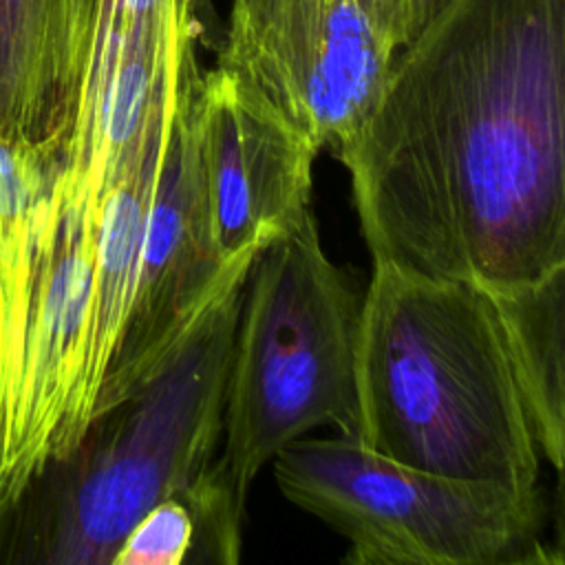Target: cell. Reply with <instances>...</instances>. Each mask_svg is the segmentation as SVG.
<instances>
[{"instance_id":"6da1fadb","label":"cell","mask_w":565,"mask_h":565,"mask_svg":"<svg viewBox=\"0 0 565 565\" xmlns=\"http://www.w3.org/2000/svg\"><path fill=\"white\" fill-rule=\"evenodd\" d=\"M338 150L373 263L512 287L565 265V0H446Z\"/></svg>"},{"instance_id":"7a4b0ae2","label":"cell","mask_w":565,"mask_h":565,"mask_svg":"<svg viewBox=\"0 0 565 565\" xmlns=\"http://www.w3.org/2000/svg\"><path fill=\"white\" fill-rule=\"evenodd\" d=\"M355 382L360 441L371 450L444 477L536 490L541 450L481 285L373 263Z\"/></svg>"},{"instance_id":"3957f363","label":"cell","mask_w":565,"mask_h":565,"mask_svg":"<svg viewBox=\"0 0 565 565\" xmlns=\"http://www.w3.org/2000/svg\"><path fill=\"white\" fill-rule=\"evenodd\" d=\"M362 300L327 256L313 212L247 271L223 406V444L183 501L201 561L238 563L247 492L265 463L320 426L360 439Z\"/></svg>"},{"instance_id":"277c9868","label":"cell","mask_w":565,"mask_h":565,"mask_svg":"<svg viewBox=\"0 0 565 565\" xmlns=\"http://www.w3.org/2000/svg\"><path fill=\"white\" fill-rule=\"evenodd\" d=\"M247 274L194 320L161 366L49 461L0 521V563L110 565L159 501L212 461Z\"/></svg>"},{"instance_id":"5b68a950","label":"cell","mask_w":565,"mask_h":565,"mask_svg":"<svg viewBox=\"0 0 565 565\" xmlns=\"http://www.w3.org/2000/svg\"><path fill=\"white\" fill-rule=\"evenodd\" d=\"M271 461L280 492L351 543L347 563L543 561L536 490L419 470L344 435L300 437Z\"/></svg>"},{"instance_id":"8992f818","label":"cell","mask_w":565,"mask_h":565,"mask_svg":"<svg viewBox=\"0 0 565 565\" xmlns=\"http://www.w3.org/2000/svg\"><path fill=\"white\" fill-rule=\"evenodd\" d=\"M397 53L360 0H232L218 64L335 150L375 106Z\"/></svg>"},{"instance_id":"52a82bcc","label":"cell","mask_w":565,"mask_h":565,"mask_svg":"<svg viewBox=\"0 0 565 565\" xmlns=\"http://www.w3.org/2000/svg\"><path fill=\"white\" fill-rule=\"evenodd\" d=\"M192 93L168 130L143 230L132 305L90 419L141 386L203 309L236 276L247 274L254 260V254H245L225 263L214 247L190 119Z\"/></svg>"},{"instance_id":"ba28073f","label":"cell","mask_w":565,"mask_h":565,"mask_svg":"<svg viewBox=\"0 0 565 565\" xmlns=\"http://www.w3.org/2000/svg\"><path fill=\"white\" fill-rule=\"evenodd\" d=\"M190 119L212 241L225 263L256 256L311 212L320 146L249 82L221 64L201 73Z\"/></svg>"},{"instance_id":"9c48e42d","label":"cell","mask_w":565,"mask_h":565,"mask_svg":"<svg viewBox=\"0 0 565 565\" xmlns=\"http://www.w3.org/2000/svg\"><path fill=\"white\" fill-rule=\"evenodd\" d=\"M97 0H0V139L64 137Z\"/></svg>"},{"instance_id":"30bf717a","label":"cell","mask_w":565,"mask_h":565,"mask_svg":"<svg viewBox=\"0 0 565 565\" xmlns=\"http://www.w3.org/2000/svg\"><path fill=\"white\" fill-rule=\"evenodd\" d=\"M163 146L166 141L135 163L108 190L99 207L93 298L79 397L82 433L93 417L97 393L117 351L132 305L143 230Z\"/></svg>"},{"instance_id":"8fae6325","label":"cell","mask_w":565,"mask_h":565,"mask_svg":"<svg viewBox=\"0 0 565 565\" xmlns=\"http://www.w3.org/2000/svg\"><path fill=\"white\" fill-rule=\"evenodd\" d=\"M497 309L541 457L563 470L565 265L525 285L483 287Z\"/></svg>"},{"instance_id":"7c38bea8","label":"cell","mask_w":565,"mask_h":565,"mask_svg":"<svg viewBox=\"0 0 565 565\" xmlns=\"http://www.w3.org/2000/svg\"><path fill=\"white\" fill-rule=\"evenodd\" d=\"M192 510L181 497H168L130 527L110 565H179L192 556Z\"/></svg>"},{"instance_id":"4fadbf2b","label":"cell","mask_w":565,"mask_h":565,"mask_svg":"<svg viewBox=\"0 0 565 565\" xmlns=\"http://www.w3.org/2000/svg\"><path fill=\"white\" fill-rule=\"evenodd\" d=\"M366 13L402 51L446 4V0H360Z\"/></svg>"}]
</instances>
